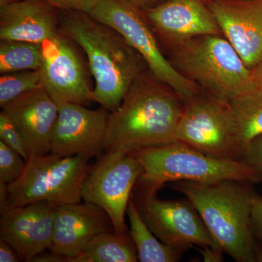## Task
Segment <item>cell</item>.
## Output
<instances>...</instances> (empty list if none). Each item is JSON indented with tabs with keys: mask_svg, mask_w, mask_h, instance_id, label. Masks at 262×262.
Returning <instances> with one entry per match:
<instances>
[{
	"mask_svg": "<svg viewBox=\"0 0 262 262\" xmlns=\"http://www.w3.org/2000/svg\"><path fill=\"white\" fill-rule=\"evenodd\" d=\"M184 105L171 88L144 71L110 113L103 153L132 152L174 142Z\"/></svg>",
	"mask_w": 262,
	"mask_h": 262,
	"instance_id": "1",
	"label": "cell"
},
{
	"mask_svg": "<svg viewBox=\"0 0 262 262\" xmlns=\"http://www.w3.org/2000/svg\"><path fill=\"white\" fill-rule=\"evenodd\" d=\"M60 29L87 56L95 81L93 101L115 111L136 79L148 70L144 58L115 29L85 12L61 10Z\"/></svg>",
	"mask_w": 262,
	"mask_h": 262,
	"instance_id": "2",
	"label": "cell"
},
{
	"mask_svg": "<svg viewBox=\"0 0 262 262\" xmlns=\"http://www.w3.org/2000/svg\"><path fill=\"white\" fill-rule=\"evenodd\" d=\"M250 183L178 181L170 184L184 194L201 215L224 252L237 262H255L257 242L251 226L253 201Z\"/></svg>",
	"mask_w": 262,
	"mask_h": 262,
	"instance_id": "3",
	"label": "cell"
},
{
	"mask_svg": "<svg viewBox=\"0 0 262 262\" xmlns=\"http://www.w3.org/2000/svg\"><path fill=\"white\" fill-rule=\"evenodd\" d=\"M132 153L144 169L135 186L143 190L158 192L166 183L178 181L262 182L257 170L243 160L216 158L181 141L144 148Z\"/></svg>",
	"mask_w": 262,
	"mask_h": 262,
	"instance_id": "4",
	"label": "cell"
},
{
	"mask_svg": "<svg viewBox=\"0 0 262 262\" xmlns=\"http://www.w3.org/2000/svg\"><path fill=\"white\" fill-rule=\"evenodd\" d=\"M171 50L175 68L210 94L230 101L259 87L222 34L192 38Z\"/></svg>",
	"mask_w": 262,
	"mask_h": 262,
	"instance_id": "5",
	"label": "cell"
},
{
	"mask_svg": "<svg viewBox=\"0 0 262 262\" xmlns=\"http://www.w3.org/2000/svg\"><path fill=\"white\" fill-rule=\"evenodd\" d=\"M91 158L87 155L60 157L51 153L30 157L21 176L8 185L4 211L40 201L56 205L81 203V189Z\"/></svg>",
	"mask_w": 262,
	"mask_h": 262,
	"instance_id": "6",
	"label": "cell"
},
{
	"mask_svg": "<svg viewBox=\"0 0 262 262\" xmlns=\"http://www.w3.org/2000/svg\"><path fill=\"white\" fill-rule=\"evenodd\" d=\"M89 14L120 33L144 58L148 70L171 88L184 103L201 92L198 84L183 75L164 56L143 10L126 0H102Z\"/></svg>",
	"mask_w": 262,
	"mask_h": 262,
	"instance_id": "7",
	"label": "cell"
},
{
	"mask_svg": "<svg viewBox=\"0 0 262 262\" xmlns=\"http://www.w3.org/2000/svg\"><path fill=\"white\" fill-rule=\"evenodd\" d=\"M176 139L216 158L242 159L230 101L203 90L185 103Z\"/></svg>",
	"mask_w": 262,
	"mask_h": 262,
	"instance_id": "8",
	"label": "cell"
},
{
	"mask_svg": "<svg viewBox=\"0 0 262 262\" xmlns=\"http://www.w3.org/2000/svg\"><path fill=\"white\" fill-rule=\"evenodd\" d=\"M143 171L142 165L132 152L107 151L89 166L82 182L81 194L84 203L104 210L119 235L130 234L125 215L133 191Z\"/></svg>",
	"mask_w": 262,
	"mask_h": 262,
	"instance_id": "9",
	"label": "cell"
},
{
	"mask_svg": "<svg viewBox=\"0 0 262 262\" xmlns=\"http://www.w3.org/2000/svg\"><path fill=\"white\" fill-rule=\"evenodd\" d=\"M131 198L150 230L164 244L182 252L193 246L221 248L187 198L160 200L157 192L136 187Z\"/></svg>",
	"mask_w": 262,
	"mask_h": 262,
	"instance_id": "10",
	"label": "cell"
},
{
	"mask_svg": "<svg viewBox=\"0 0 262 262\" xmlns=\"http://www.w3.org/2000/svg\"><path fill=\"white\" fill-rule=\"evenodd\" d=\"M76 46L61 29L41 44L42 87L56 103L87 105L93 101L89 67Z\"/></svg>",
	"mask_w": 262,
	"mask_h": 262,
	"instance_id": "11",
	"label": "cell"
},
{
	"mask_svg": "<svg viewBox=\"0 0 262 262\" xmlns=\"http://www.w3.org/2000/svg\"><path fill=\"white\" fill-rule=\"evenodd\" d=\"M57 105L58 113L52 133L51 154L92 158L103 153L110 112L102 106L93 110L75 103Z\"/></svg>",
	"mask_w": 262,
	"mask_h": 262,
	"instance_id": "12",
	"label": "cell"
},
{
	"mask_svg": "<svg viewBox=\"0 0 262 262\" xmlns=\"http://www.w3.org/2000/svg\"><path fill=\"white\" fill-rule=\"evenodd\" d=\"M143 12L157 37L170 49L199 36L222 34L202 0H165Z\"/></svg>",
	"mask_w": 262,
	"mask_h": 262,
	"instance_id": "13",
	"label": "cell"
},
{
	"mask_svg": "<svg viewBox=\"0 0 262 262\" xmlns=\"http://www.w3.org/2000/svg\"><path fill=\"white\" fill-rule=\"evenodd\" d=\"M57 206L40 201L2 212L0 239L14 248L21 261L30 262L51 249Z\"/></svg>",
	"mask_w": 262,
	"mask_h": 262,
	"instance_id": "14",
	"label": "cell"
},
{
	"mask_svg": "<svg viewBox=\"0 0 262 262\" xmlns=\"http://www.w3.org/2000/svg\"><path fill=\"white\" fill-rule=\"evenodd\" d=\"M222 34L252 70L262 56V0L208 2Z\"/></svg>",
	"mask_w": 262,
	"mask_h": 262,
	"instance_id": "15",
	"label": "cell"
},
{
	"mask_svg": "<svg viewBox=\"0 0 262 262\" xmlns=\"http://www.w3.org/2000/svg\"><path fill=\"white\" fill-rule=\"evenodd\" d=\"M106 232H115V228L102 208L88 203L58 205L50 251L67 256L70 261L95 236Z\"/></svg>",
	"mask_w": 262,
	"mask_h": 262,
	"instance_id": "16",
	"label": "cell"
},
{
	"mask_svg": "<svg viewBox=\"0 0 262 262\" xmlns=\"http://www.w3.org/2000/svg\"><path fill=\"white\" fill-rule=\"evenodd\" d=\"M2 108L21 133L31 157L51 153L58 108L46 90L41 87L28 91Z\"/></svg>",
	"mask_w": 262,
	"mask_h": 262,
	"instance_id": "17",
	"label": "cell"
},
{
	"mask_svg": "<svg viewBox=\"0 0 262 262\" xmlns=\"http://www.w3.org/2000/svg\"><path fill=\"white\" fill-rule=\"evenodd\" d=\"M61 10L43 0L0 5V39L42 44L60 30Z\"/></svg>",
	"mask_w": 262,
	"mask_h": 262,
	"instance_id": "18",
	"label": "cell"
},
{
	"mask_svg": "<svg viewBox=\"0 0 262 262\" xmlns=\"http://www.w3.org/2000/svg\"><path fill=\"white\" fill-rule=\"evenodd\" d=\"M127 215L130 223L131 238L141 262H176L182 257V251L160 241L146 225L132 198L129 201Z\"/></svg>",
	"mask_w": 262,
	"mask_h": 262,
	"instance_id": "19",
	"label": "cell"
},
{
	"mask_svg": "<svg viewBox=\"0 0 262 262\" xmlns=\"http://www.w3.org/2000/svg\"><path fill=\"white\" fill-rule=\"evenodd\" d=\"M137 251L130 234L121 236L115 232L95 236L71 262H136Z\"/></svg>",
	"mask_w": 262,
	"mask_h": 262,
	"instance_id": "20",
	"label": "cell"
},
{
	"mask_svg": "<svg viewBox=\"0 0 262 262\" xmlns=\"http://www.w3.org/2000/svg\"><path fill=\"white\" fill-rule=\"evenodd\" d=\"M238 127L242 158L250 141L262 134V87L230 100Z\"/></svg>",
	"mask_w": 262,
	"mask_h": 262,
	"instance_id": "21",
	"label": "cell"
},
{
	"mask_svg": "<svg viewBox=\"0 0 262 262\" xmlns=\"http://www.w3.org/2000/svg\"><path fill=\"white\" fill-rule=\"evenodd\" d=\"M42 63L40 44L24 41L1 40L0 73L38 70Z\"/></svg>",
	"mask_w": 262,
	"mask_h": 262,
	"instance_id": "22",
	"label": "cell"
},
{
	"mask_svg": "<svg viewBox=\"0 0 262 262\" xmlns=\"http://www.w3.org/2000/svg\"><path fill=\"white\" fill-rule=\"evenodd\" d=\"M41 87L42 80L39 70L3 74L0 77V106L3 107L25 93Z\"/></svg>",
	"mask_w": 262,
	"mask_h": 262,
	"instance_id": "23",
	"label": "cell"
},
{
	"mask_svg": "<svg viewBox=\"0 0 262 262\" xmlns=\"http://www.w3.org/2000/svg\"><path fill=\"white\" fill-rule=\"evenodd\" d=\"M26 160L16 151L0 141V183L10 184L21 176Z\"/></svg>",
	"mask_w": 262,
	"mask_h": 262,
	"instance_id": "24",
	"label": "cell"
},
{
	"mask_svg": "<svg viewBox=\"0 0 262 262\" xmlns=\"http://www.w3.org/2000/svg\"><path fill=\"white\" fill-rule=\"evenodd\" d=\"M0 141L16 151L26 161L30 158V151L23 135L3 111L0 113Z\"/></svg>",
	"mask_w": 262,
	"mask_h": 262,
	"instance_id": "25",
	"label": "cell"
},
{
	"mask_svg": "<svg viewBox=\"0 0 262 262\" xmlns=\"http://www.w3.org/2000/svg\"><path fill=\"white\" fill-rule=\"evenodd\" d=\"M242 160L256 169L262 179V134L250 141Z\"/></svg>",
	"mask_w": 262,
	"mask_h": 262,
	"instance_id": "26",
	"label": "cell"
},
{
	"mask_svg": "<svg viewBox=\"0 0 262 262\" xmlns=\"http://www.w3.org/2000/svg\"><path fill=\"white\" fill-rule=\"evenodd\" d=\"M251 226L255 238L262 243V196L258 194L253 201Z\"/></svg>",
	"mask_w": 262,
	"mask_h": 262,
	"instance_id": "27",
	"label": "cell"
},
{
	"mask_svg": "<svg viewBox=\"0 0 262 262\" xmlns=\"http://www.w3.org/2000/svg\"><path fill=\"white\" fill-rule=\"evenodd\" d=\"M21 261L14 248L6 241L0 239V261L18 262Z\"/></svg>",
	"mask_w": 262,
	"mask_h": 262,
	"instance_id": "28",
	"label": "cell"
},
{
	"mask_svg": "<svg viewBox=\"0 0 262 262\" xmlns=\"http://www.w3.org/2000/svg\"><path fill=\"white\" fill-rule=\"evenodd\" d=\"M67 262L70 261V258L63 255L58 254V253L53 252L50 251L49 252H44L39 253L37 256L31 260V262Z\"/></svg>",
	"mask_w": 262,
	"mask_h": 262,
	"instance_id": "29",
	"label": "cell"
},
{
	"mask_svg": "<svg viewBox=\"0 0 262 262\" xmlns=\"http://www.w3.org/2000/svg\"><path fill=\"white\" fill-rule=\"evenodd\" d=\"M223 250L213 247L201 248V253L203 261L206 262H220L223 261Z\"/></svg>",
	"mask_w": 262,
	"mask_h": 262,
	"instance_id": "30",
	"label": "cell"
},
{
	"mask_svg": "<svg viewBox=\"0 0 262 262\" xmlns=\"http://www.w3.org/2000/svg\"><path fill=\"white\" fill-rule=\"evenodd\" d=\"M61 10H78L74 0H43Z\"/></svg>",
	"mask_w": 262,
	"mask_h": 262,
	"instance_id": "31",
	"label": "cell"
},
{
	"mask_svg": "<svg viewBox=\"0 0 262 262\" xmlns=\"http://www.w3.org/2000/svg\"><path fill=\"white\" fill-rule=\"evenodd\" d=\"M126 1L144 11L160 4L165 0H126Z\"/></svg>",
	"mask_w": 262,
	"mask_h": 262,
	"instance_id": "32",
	"label": "cell"
},
{
	"mask_svg": "<svg viewBox=\"0 0 262 262\" xmlns=\"http://www.w3.org/2000/svg\"><path fill=\"white\" fill-rule=\"evenodd\" d=\"M79 10L89 13L98 3L102 0H74Z\"/></svg>",
	"mask_w": 262,
	"mask_h": 262,
	"instance_id": "33",
	"label": "cell"
},
{
	"mask_svg": "<svg viewBox=\"0 0 262 262\" xmlns=\"http://www.w3.org/2000/svg\"><path fill=\"white\" fill-rule=\"evenodd\" d=\"M253 78L258 86L262 87V56L256 67L251 70Z\"/></svg>",
	"mask_w": 262,
	"mask_h": 262,
	"instance_id": "34",
	"label": "cell"
},
{
	"mask_svg": "<svg viewBox=\"0 0 262 262\" xmlns=\"http://www.w3.org/2000/svg\"><path fill=\"white\" fill-rule=\"evenodd\" d=\"M256 261L262 262V243H257L256 246Z\"/></svg>",
	"mask_w": 262,
	"mask_h": 262,
	"instance_id": "35",
	"label": "cell"
},
{
	"mask_svg": "<svg viewBox=\"0 0 262 262\" xmlns=\"http://www.w3.org/2000/svg\"><path fill=\"white\" fill-rule=\"evenodd\" d=\"M211 1L225 2V3H228V2H242L248 1V0H211Z\"/></svg>",
	"mask_w": 262,
	"mask_h": 262,
	"instance_id": "36",
	"label": "cell"
},
{
	"mask_svg": "<svg viewBox=\"0 0 262 262\" xmlns=\"http://www.w3.org/2000/svg\"><path fill=\"white\" fill-rule=\"evenodd\" d=\"M262 196V195H261Z\"/></svg>",
	"mask_w": 262,
	"mask_h": 262,
	"instance_id": "37",
	"label": "cell"
}]
</instances>
